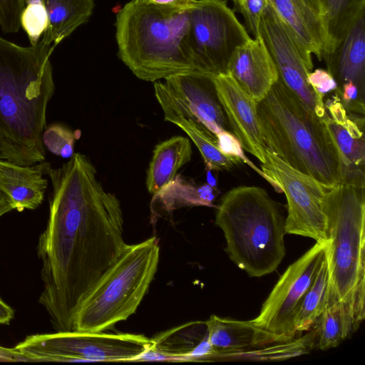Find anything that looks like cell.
<instances>
[{
  "mask_svg": "<svg viewBox=\"0 0 365 365\" xmlns=\"http://www.w3.org/2000/svg\"><path fill=\"white\" fill-rule=\"evenodd\" d=\"M45 173L53 193L37 245L43 282L38 302L56 330L71 331L81 304L128 245L123 211L82 153H74L59 168L48 163Z\"/></svg>",
  "mask_w": 365,
  "mask_h": 365,
  "instance_id": "1",
  "label": "cell"
},
{
  "mask_svg": "<svg viewBox=\"0 0 365 365\" xmlns=\"http://www.w3.org/2000/svg\"><path fill=\"white\" fill-rule=\"evenodd\" d=\"M41 41L21 46L0 36V158L31 165L44 161L42 133L55 91L50 56Z\"/></svg>",
  "mask_w": 365,
  "mask_h": 365,
  "instance_id": "2",
  "label": "cell"
},
{
  "mask_svg": "<svg viewBox=\"0 0 365 365\" xmlns=\"http://www.w3.org/2000/svg\"><path fill=\"white\" fill-rule=\"evenodd\" d=\"M266 148L292 168L327 188L343 180L346 170L327 128L279 78L257 102Z\"/></svg>",
  "mask_w": 365,
  "mask_h": 365,
  "instance_id": "3",
  "label": "cell"
},
{
  "mask_svg": "<svg viewBox=\"0 0 365 365\" xmlns=\"http://www.w3.org/2000/svg\"><path fill=\"white\" fill-rule=\"evenodd\" d=\"M324 255L330 302L341 303L356 331L365 319V174L347 173L324 198Z\"/></svg>",
  "mask_w": 365,
  "mask_h": 365,
  "instance_id": "4",
  "label": "cell"
},
{
  "mask_svg": "<svg viewBox=\"0 0 365 365\" xmlns=\"http://www.w3.org/2000/svg\"><path fill=\"white\" fill-rule=\"evenodd\" d=\"M188 11L130 0L118 12V56L137 78L155 82L197 71L187 43Z\"/></svg>",
  "mask_w": 365,
  "mask_h": 365,
  "instance_id": "5",
  "label": "cell"
},
{
  "mask_svg": "<svg viewBox=\"0 0 365 365\" xmlns=\"http://www.w3.org/2000/svg\"><path fill=\"white\" fill-rule=\"evenodd\" d=\"M285 222L280 205L257 186L227 191L215 215V224L225 238V252L252 277L272 273L282 262L286 253Z\"/></svg>",
  "mask_w": 365,
  "mask_h": 365,
  "instance_id": "6",
  "label": "cell"
},
{
  "mask_svg": "<svg viewBox=\"0 0 365 365\" xmlns=\"http://www.w3.org/2000/svg\"><path fill=\"white\" fill-rule=\"evenodd\" d=\"M159 256L155 237L127 245L81 304L73 330L102 332L135 313L157 272Z\"/></svg>",
  "mask_w": 365,
  "mask_h": 365,
  "instance_id": "7",
  "label": "cell"
},
{
  "mask_svg": "<svg viewBox=\"0 0 365 365\" xmlns=\"http://www.w3.org/2000/svg\"><path fill=\"white\" fill-rule=\"evenodd\" d=\"M153 345L143 334L71 330L29 335L13 349L26 361H130Z\"/></svg>",
  "mask_w": 365,
  "mask_h": 365,
  "instance_id": "8",
  "label": "cell"
},
{
  "mask_svg": "<svg viewBox=\"0 0 365 365\" xmlns=\"http://www.w3.org/2000/svg\"><path fill=\"white\" fill-rule=\"evenodd\" d=\"M251 36L225 0H197L188 11L187 43L198 72H228L231 57Z\"/></svg>",
  "mask_w": 365,
  "mask_h": 365,
  "instance_id": "9",
  "label": "cell"
},
{
  "mask_svg": "<svg viewBox=\"0 0 365 365\" xmlns=\"http://www.w3.org/2000/svg\"><path fill=\"white\" fill-rule=\"evenodd\" d=\"M262 170L274 180L287 200L286 233L309 237L326 245L327 219L324 198L329 188L292 168L267 148Z\"/></svg>",
  "mask_w": 365,
  "mask_h": 365,
  "instance_id": "10",
  "label": "cell"
},
{
  "mask_svg": "<svg viewBox=\"0 0 365 365\" xmlns=\"http://www.w3.org/2000/svg\"><path fill=\"white\" fill-rule=\"evenodd\" d=\"M324 248L325 245L316 242L287 268L263 303L259 315L252 319L257 327L286 341L294 339V317L324 258Z\"/></svg>",
  "mask_w": 365,
  "mask_h": 365,
  "instance_id": "11",
  "label": "cell"
},
{
  "mask_svg": "<svg viewBox=\"0 0 365 365\" xmlns=\"http://www.w3.org/2000/svg\"><path fill=\"white\" fill-rule=\"evenodd\" d=\"M260 33L281 81L318 117H326L328 114L323 100L307 81L313 68L312 54L301 48L269 2L262 19Z\"/></svg>",
  "mask_w": 365,
  "mask_h": 365,
  "instance_id": "12",
  "label": "cell"
},
{
  "mask_svg": "<svg viewBox=\"0 0 365 365\" xmlns=\"http://www.w3.org/2000/svg\"><path fill=\"white\" fill-rule=\"evenodd\" d=\"M205 322L207 340L213 352L211 359H269L272 346L286 342L257 327L252 320L222 318L212 314Z\"/></svg>",
  "mask_w": 365,
  "mask_h": 365,
  "instance_id": "13",
  "label": "cell"
},
{
  "mask_svg": "<svg viewBox=\"0 0 365 365\" xmlns=\"http://www.w3.org/2000/svg\"><path fill=\"white\" fill-rule=\"evenodd\" d=\"M214 82L231 132L244 150L265 163L266 146L258 120L257 102L229 72L214 76Z\"/></svg>",
  "mask_w": 365,
  "mask_h": 365,
  "instance_id": "14",
  "label": "cell"
},
{
  "mask_svg": "<svg viewBox=\"0 0 365 365\" xmlns=\"http://www.w3.org/2000/svg\"><path fill=\"white\" fill-rule=\"evenodd\" d=\"M165 80L169 91L212 133L216 135L222 130L231 132L217 96L213 76L198 71H189L172 76Z\"/></svg>",
  "mask_w": 365,
  "mask_h": 365,
  "instance_id": "15",
  "label": "cell"
},
{
  "mask_svg": "<svg viewBox=\"0 0 365 365\" xmlns=\"http://www.w3.org/2000/svg\"><path fill=\"white\" fill-rule=\"evenodd\" d=\"M154 91L165 120L176 125L188 135L200 151L207 170H229L240 163L220 150L216 135L169 91L165 83L155 81Z\"/></svg>",
  "mask_w": 365,
  "mask_h": 365,
  "instance_id": "16",
  "label": "cell"
},
{
  "mask_svg": "<svg viewBox=\"0 0 365 365\" xmlns=\"http://www.w3.org/2000/svg\"><path fill=\"white\" fill-rule=\"evenodd\" d=\"M228 72L256 102L267 95L279 78L277 66L261 36L250 38L236 48Z\"/></svg>",
  "mask_w": 365,
  "mask_h": 365,
  "instance_id": "17",
  "label": "cell"
},
{
  "mask_svg": "<svg viewBox=\"0 0 365 365\" xmlns=\"http://www.w3.org/2000/svg\"><path fill=\"white\" fill-rule=\"evenodd\" d=\"M280 20L302 49L321 61L326 29L321 0H269Z\"/></svg>",
  "mask_w": 365,
  "mask_h": 365,
  "instance_id": "18",
  "label": "cell"
},
{
  "mask_svg": "<svg viewBox=\"0 0 365 365\" xmlns=\"http://www.w3.org/2000/svg\"><path fill=\"white\" fill-rule=\"evenodd\" d=\"M47 163L24 165L0 158V190L14 210H34L42 203L48 186L43 177Z\"/></svg>",
  "mask_w": 365,
  "mask_h": 365,
  "instance_id": "19",
  "label": "cell"
},
{
  "mask_svg": "<svg viewBox=\"0 0 365 365\" xmlns=\"http://www.w3.org/2000/svg\"><path fill=\"white\" fill-rule=\"evenodd\" d=\"M323 58L337 89L352 82L360 98L365 99V15L356 20L336 49Z\"/></svg>",
  "mask_w": 365,
  "mask_h": 365,
  "instance_id": "20",
  "label": "cell"
},
{
  "mask_svg": "<svg viewBox=\"0 0 365 365\" xmlns=\"http://www.w3.org/2000/svg\"><path fill=\"white\" fill-rule=\"evenodd\" d=\"M150 348L157 360L202 361L211 359L213 352L207 340L206 322H190L152 338Z\"/></svg>",
  "mask_w": 365,
  "mask_h": 365,
  "instance_id": "21",
  "label": "cell"
},
{
  "mask_svg": "<svg viewBox=\"0 0 365 365\" xmlns=\"http://www.w3.org/2000/svg\"><path fill=\"white\" fill-rule=\"evenodd\" d=\"M188 138L173 136L158 144L153 153L146 175V187L156 195L176 177L177 172L192 158Z\"/></svg>",
  "mask_w": 365,
  "mask_h": 365,
  "instance_id": "22",
  "label": "cell"
},
{
  "mask_svg": "<svg viewBox=\"0 0 365 365\" xmlns=\"http://www.w3.org/2000/svg\"><path fill=\"white\" fill-rule=\"evenodd\" d=\"M48 16V26L41 41L55 47L93 14L94 0H42Z\"/></svg>",
  "mask_w": 365,
  "mask_h": 365,
  "instance_id": "23",
  "label": "cell"
},
{
  "mask_svg": "<svg viewBox=\"0 0 365 365\" xmlns=\"http://www.w3.org/2000/svg\"><path fill=\"white\" fill-rule=\"evenodd\" d=\"M218 192L217 187L208 183L197 185L178 175L153 195L152 205L156 204L159 210L168 213L183 207H213Z\"/></svg>",
  "mask_w": 365,
  "mask_h": 365,
  "instance_id": "24",
  "label": "cell"
},
{
  "mask_svg": "<svg viewBox=\"0 0 365 365\" xmlns=\"http://www.w3.org/2000/svg\"><path fill=\"white\" fill-rule=\"evenodd\" d=\"M326 29L323 58L331 53L353 24L365 15V0H321Z\"/></svg>",
  "mask_w": 365,
  "mask_h": 365,
  "instance_id": "25",
  "label": "cell"
},
{
  "mask_svg": "<svg viewBox=\"0 0 365 365\" xmlns=\"http://www.w3.org/2000/svg\"><path fill=\"white\" fill-rule=\"evenodd\" d=\"M329 276L324 258L317 275L304 295L297 310L294 327L297 333L309 331L321 315L328 303Z\"/></svg>",
  "mask_w": 365,
  "mask_h": 365,
  "instance_id": "26",
  "label": "cell"
},
{
  "mask_svg": "<svg viewBox=\"0 0 365 365\" xmlns=\"http://www.w3.org/2000/svg\"><path fill=\"white\" fill-rule=\"evenodd\" d=\"M314 324L317 345L321 350L339 346L356 331L344 306L338 302H328Z\"/></svg>",
  "mask_w": 365,
  "mask_h": 365,
  "instance_id": "27",
  "label": "cell"
},
{
  "mask_svg": "<svg viewBox=\"0 0 365 365\" xmlns=\"http://www.w3.org/2000/svg\"><path fill=\"white\" fill-rule=\"evenodd\" d=\"M325 120L339 150L346 173L354 170H364V138H353L344 127L334 122L328 115Z\"/></svg>",
  "mask_w": 365,
  "mask_h": 365,
  "instance_id": "28",
  "label": "cell"
},
{
  "mask_svg": "<svg viewBox=\"0 0 365 365\" xmlns=\"http://www.w3.org/2000/svg\"><path fill=\"white\" fill-rule=\"evenodd\" d=\"M80 132L72 131L58 123L46 127L42 133V143L48 151L63 158H71L74 153L76 140Z\"/></svg>",
  "mask_w": 365,
  "mask_h": 365,
  "instance_id": "29",
  "label": "cell"
},
{
  "mask_svg": "<svg viewBox=\"0 0 365 365\" xmlns=\"http://www.w3.org/2000/svg\"><path fill=\"white\" fill-rule=\"evenodd\" d=\"M20 26L27 34L31 45H36L48 26V16L42 0H24Z\"/></svg>",
  "mask_w": 365,
  "mask_h": 365,
  "instance_id": "30",
  "label": "cell"
},
{
  "mask_svg": "<svg viewBox=\"0 0 365 365\" xmlns=\"http://www.w3.org/2000/svg\"><path fill=\"white\" fill-rule=\"evenodd\" d=\"M216 139L217 146L223 154L246 163L264 180H266L274 187L275 191L282 192L281 187L274 180L268 176L248 159L244 153V149L242 148L240 141L233 135V133L230 131L222 130L216 135Z\"/></svg>",
  "mask_w": 365,
  "mask_h": 365,
  "instance_id": "31",
  "label": "cell"
},
{
  "mask_svg": "<svg viewBox=\"0 0 365 365\" xmlns=\"http://www.w3.org/2000/svg\"><path fill=\"white\" fill-rule=\"evenodd\" d=\"M242 15L246 27L254 38L261 36V21L269 0H231Z\"/></svg>",
  "mask_w": 365,
  "mask_h": 365,
  "instance_id": "32",
  "label": "cell"
},
{
  "mask_svg": "<svg viewBox=\"0 0 365 365\" xmlns=\"http://www.w3.org/2000/svg\"><path fill=\"white\" fill-rule=\"evenodd\" d=\"M24 3V0H0V26L4 33L13 34L19 31Z\"/></svg>",
  "mask_w": 365,
  "mask_h": 365,
  "instance_id": "33",
  "label": "cell"
},
{
  "mask_svg": "<svg viewBox=\"0 0 365 365\" xmlns=\"http://www.w3.org/2000/svg\"><path fill=\"white\" fill-rule=\"evenodd\" d=\"M340 101L346 111L364 115V100L359 96L357 87L352 82L344 83L336 90Z\"/></svg>",
  "mask_w": 365,
  "mask_h": 365,
  "instance_id": "34",
  "label": "cell"
},
{
  "mask_svg": "<svg viewBox=\"0 0 365 365\" xmlns=\"http://www.w3.org/2000/svg\"><path fill=\"white\" fill-rule=\"evenodd\" d=\"M307 81L317 96L322 100L327 93L336 91L338 88L333 76L327 70L322 68L311 71L308 75Z\"/></svg>",
  "mask_w": 365,
  "mask_h": 365,
  "instance_id": "35",
  "label": "cell"
},
{
  "mask_svg": "<svg viewBox=\"0 0 365 365\" xmlns=\"http://www.w3.org/2000/svg\"><path fill=\"white\" fill-rule=\"evenodd\" d=\"M324 106L331 114V118L337 124L346 128L350 122L346 110L340 101L339 96L336 93L331 100H328Z\"/></svg>",
  "mask_w": 365,
  "mask_h": 365,
  "instance_id": "36",
  "label": "cell"
},
{
  "mask_svg": "<svg viewBox=\"0 0 365 365\" xmlns=\"http://www.w3.org/2000/svg\"><path fill=\"white\" fill-rule=\"evenodd\" d=\"M143 4L169 7L180 10L188 11L191 9L197 3V0H138Z\"/></svg>",
  "mask_w": 365,
  "mask_h": 365,
  "instance_id": "37",
  "label": "cell"
},
{
  "mask_svg": "<svg viewBox=\"0 0 365 365\" xmlns=\"http://www.w3.org/2000/svg\"><path fill=\"white\" fill-rule=\"evenodd\" d=\"M14 317V309L0 297V324H9Z\"/></svg>",
  "mask_w": 365,
  "mask_h": 365,
  "instance_id": "38",
  "label": "cell"
},
{
  "mask_svg": "<svg viewBox=\"0 0 365 365\" xmlns=\"http://www.w3.org/2000/svg\"><path fill=\"white\" fill-rule=\"evenodd\" d=\"M0 359L10 361H26L25 357L13 348L9 349L2 346H0Z\"/></svg>",
  "mask_w": 365,
  "mask_h": 365,
  "instance_id": "39",
  "label": "cell"
},
{
  "mask_svg": "<svg viewBox=\"0 0 365 365\" xmlns=\"http://www.w3.org/2000/svg\"><path fill=\"white\" fill-rule=\"evenodd\" d=\"M14 210L8 197L0 190V217L6 213Z\"/></svg>",
  "mask_w": 365,
  "mask_h": 365,
  "instance_id": "40",
  "label": "cell"
}]
</instances>
